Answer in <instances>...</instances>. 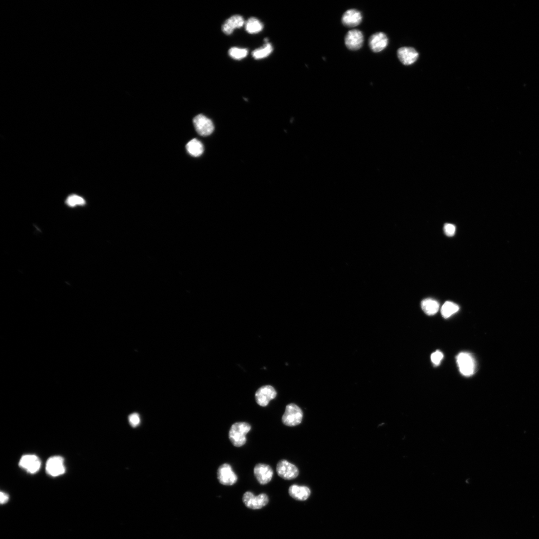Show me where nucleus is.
Segmentation results:
<instances>
[{"label":"nucleus","instance_id":"7","mask_svg":"<svg viewBox=\"0 0 539 539\" xmlns=\"http://www.w3.org/2000/svg\"><path fill=\"white\" fill-rule=\"evenodd\" d=\"M193 122L196 131L201 136H208L214 131L215 126L213 122L203 114L197 115Z\"/></svg>","mask_w":539,"mask_h":539},{"label":"nucleus","instance_id":"11","mask_svg":"<svg viewBox=\"0 0 539 539\" xmlns=\"http://www.w3.org/2000/svg\"><path fill=\"white\" fill-rule=\"evenodd\" d=\"M254 473L258 483L261 485H266L271 481L274 472L270 466L259 464L255 467Z\"/></svg>","mask_w":539,"mask_h":539},{"label":"nucleus","instance_id":"18","mask_svg":"<svg viewBox=\"0 0 539 539\" xmlns=\"http://www.w3.org/2000/svg\"><path fill=\"white\" fill-rule=\"evenodd\" d=\"M186 148L189 155L195 157H200L204 152L203 144L197 139H193L189 142Z\"/></svg>","mask_w":539,"mask_h":539},{"label":"nucleus","instance_id":"28","mask_svg":"<svg viewBox=\"0 0 539 539\" xmlns=\"http://www.w3.org/2000/svg\"><path fill=\"white\" fill-rule=\"evenodd\" d=\"M0 498H1V503L2 504L6 503L8 502L9 499L8 495L3 492H1Z\"/></svg>","mask_w":539,"mask_h":539},{"label":"nucleus","instance_id":"1","mask_svg":"<svg viewBox=\"0 0 539 539\" xmlns=\"http://www.w3.org/2000/svg\"><path fill=\"white\" fill-rule=\"evenodd\" d=\"M251 430L252 426L248 423L236 422L230 428L229 438L234 447H241L246 444V436Z\"/></svg>","mask_w":539,"mask_h":539},{"label":"nucleus","instance_id":"13","mask_svg":"<svg viewBox=\"0 0 539 539\" xmlns=\"http://www.w3.org/2000/svg\"><path fill=\"white\" fill-rule=\"evenodd\" d=\"M388 38L386 34L378 32L372 35L369 39V46L371 49L375 53L382 51L388 45Z\"/></svg>","mask_w":539,"mask_h":539},{"label":"nucleus","instance_id":"25","mask_svg":"<svg viewBox=\"0 0 539 539\" xmlns=\"http://www.w3.org/2000/svg\"><path fill=\"white\" fill-rule=\"evenodd\" d=\"M128 421L130 426L133 428H137L141 423V418L137 413H133L128 416Z\"/></svg>","mask_w":539,"mask_h":539},{"label":"nucleus","instance_id":"15","mask_svg":"<svg viewBox=\"0 0 539 539\" xmlns=\"http://www.w3.org/2000/svg\"><path fill=\"white\" fill-rule=\"evenodd\" d=\"M362 20V16L361 13L356 9L346 11L341 18L343 25L350 28L358 26L360 24Z\"/></svg>","mask_w":539,"mask_h":539},{"label":"nucleus","instance_id":"24","mask_svg":"<svg viewBox=\"0 0 539 539\" xmlns=\"http://www.w3.org/2000/svg\"><path fill=\"white\" fill-rule=\"evenodd\" d=\"M66 203L69 206L73 207L78 205H84L86 202L83 198L78 196L72 195L68 198Z\"/></svg>","mask_w":539,"mask_h":539},{"label":"nucleus","instance_id":"26","mask_svg":"<svg viewBox=\"0 0 539 539\" xmlns=\"http://www.w3.org/2000/svg\"><path fill=\"white\" fill-rule=\"evenodd\" d=\"M444 354L440 351H437L431 355V360L436 366H438L443 358H444Z\"/></svg>","mask_w":539,"mask_h":539},{"label":"nucleus","instance_id":"16","mask_svg":"<svg viewBox=\"0 0 539 539\" xmlns=\"http://www.w3.org/2000/svg\"><path fill=\"white\" fill-rule=\"evenodd\" d=\"M245 24L244 18L240 15L231 17L223 24L222 29L226 35L232 34L235 29L241 28Z\"/></svg>","mask_w":539,"mask_h":539},{"label":"nucleus","instance_id":"19","mask_svg":"<svg viewBox=\"0 0 539 539\" xmlns=\"http://www.w3.org/2000/svg\"><path fill=\"white\" fill-rule=\"evenodd\" d=\"M422 309L428 315L432 316L436 314L439 309L437 301L431 299L423 300L421 303Z\"/></svg>","mask_w":539,"mask_h":539},{"label":"nucleus","instance_id":"27","mask_svg":"<svg viewBox=\"0 0 539 539\" xmlns=\"http://www.w3.org/2000/svg\"><path fill=\"white\" fill-rule=\"evenodd\" d=\"M444 231L445 234L448 236L451 237L455 234L456 228L453 224L447 223L444 226Z\"/></svg>","mask_w":539,"mask_h":539},{"label":"nucleus","instance_id":"14","mask_svg":"<svg viewBox=\"0 0 539 539\" xmlns=\"http://www.w3.org/2000/svg\"><path fill=\"white\" fill-rule=\"evenodd\" d=\"M418 55L417 52L413 48L402 47L397 51L398 59L404 65H410L414 63L417 60Z\"/></svg>","mask_w":539,"mask_h":539},{"label":"nucleus","instance_id":"23","mask_svg":"<svg viewBox=\"0 0 539 539\" xmlns=\"http://www.w3.org/2000/svg\"><path fill=\"white\" fill-rule=\"evenodd\" d=\"M228 53L234 59L240 60L245 58L248 54V51L246 49L234 47L229 50Z\"/></svg>","mask_w":539,"mask_h":539},{"label":"nucleus","instance_id":"21","mask_svg":"<svg viewBox=\"0 0 539 539\" xmlns=\"http://www.w3.org/2000/svg\"><path fill=\"white\" fill-rule=\"evenodd\" d=\"M459 310L458 305L453 302L447 301L442 305L441 313L443 317L448 319L457 313Z\"/></svg>","mask_w":539,"mask_h":539},{"label":"nucleus","instance_id":"8","mask_svg":"<svg viewBox=\"0 0 539 539\" xmlns=\"http://www.w3.org/2000/svg\"><path fill=\"white\" fill-rule=\"evenodd\" d=\"M277 393L271 386H265L259 388L255 394L256 401L261 407H267L270 401L274 399Z\"/></svg>","mask_w":539,"mask_h":539},{"label":"nucleus","instance_id":"20","mask_svg":"<svg viewBox=\"0 0 539 539\" xmlns=\"http://www.w3.org/2000/svg\"><path fill=\"white\" fill-rule=\"evenodd\" d=\"M246 31L251 34H257L263 29V24L255 17L250 18L245 23Z\"/></svg>","mask_w":539,"mask_h":539},{"label":"nucleus","instance_id":"12","mask_svg":"<svg viewBox=\"0 0 539 539\" xmlns=\"http://www.w3.org/2000/svg\"><path fill=\"white\" fill-rule=\"evenodd\" d=\"M19 465L28 472L34 474L39 470L41 463L40 459L36 456L26 455L21 458Z\"/></svg>","mask_w":539,"mask_h":539},{"label":"nucleus","instance_id":"22","mask_svg":"<svg viewBox=\"0 0 539 539\" xmlns=\"http://www.w3.org/2000/svg\"><path fill=\"white\" fill-rule=\"evenodd\" d=\"M273 50L272 45L267 43L262 47L256 49L252 52V55L256 60L262 59L270 54Z\"/></svg>","mask_w":539,"mask_h":539},{"label":"nucleus","instance_id":"10","mask_svg":"<svg viewBox=\"0 0 539 539\" xmlns=\"http://www.w3.org/2000/svg\"><path fill=\"white\" fill-rule=\"evenodd\" d=\"M345 44L349 49L356 51L360 49L363 44L364 37L362 32L358 30H352L345 36Z\"/></svg>","mask_w":539,"mask_h":539},{"label":"nucleus","instance_id":"9","mask_svg":"<svg viewBox=\"0 0 539 539\" xmlns=\"http://www.w3.org/2000/svg\"><path fill=\"white\" fill-rule=\"evenodd\" d=\"M47 473L54 477L58 476L66 471L64 459L59 456H54L48 459L46 464Z\"/></svg>","mask_w":539,"mask_h":539},{"label":"nucleus","instance_id":"3","mask_svg":"<svg viewBox=\"0 0 539 539\" xmlns=\"http://www.w3.org/2000/svg\"><path fill=\"white\" fill-rule=\"evenodd\" d=\"M457 362L460 372L466 377L474 375L476 370V362L473 356L467 352L460 353L457 357Z\"/></svg>","mask_w":539,"mask_h":539},{"label":"nucleus","instance_id":"4","mask_svg":"<svg viewBox=\"0 0 539 539\" xmlns=\"http://www.w3.org/2000/svg\"><path fill=\"white\" fill-rule=\"evenodd\" d=\"M242 500L245 505L252 510L261 509L269 503V497L265 493L255 496L253 493L247 491L243 495Z\"/></svg>","mask_w":539,"mask_h":539},{"label":"nucleus","instance_id":"17","mask_svg":"<svg viewBox=\"0 0 539 539\" xmlns=\"http://www.w3.org/2000/svg\"><path fill=\"white\" fill-rule=\"evenodd\" d=\"M288 494L296 500L305 501L310 497L311 490L306 486L293 485L288 489Z\"/></svg>","mask_w":539,"mask_h":539},{"label":"nucleus","instance_id":"2","mask_svg":"<svg viewBox=\"0 0 539 539\" xmlns=\"http://www.w3.org/2000/svg\"><path fill=\"white\" fill-rule=\"evenodd\" d=\"M303 418L302 410L296 404L290 403L286 406L282 420L284 425L292 427L299 425Z\"/></svg>","mask_w":539,"mask_h":539},{"label":"nucleus","instance_id":"5","mask_svg":"<svg viewBox=\"0 0 539 539\" xmlns=\"http://www.w3.org/2000/svg\"><path fill=\"white\" fill-rule=\"evenodd\" d=\"M217 478L220 484L225 486H232L237 481L238 477L229 464L221 465L217 470Z\"/></svg>","mask_w":539,"mask_h":539},{"label":"nucleus","instance_id":"6","mask_svg":"<svg viewBox=\"0 0 539 539\" xmlns=\"http://www.w3.org/2000/svg\"><path fill=\"white\" fill-rule=\"evenodd\" d=\"M276 470L278 476L285 480L294 479L297 478L299 474L298 468L295 465L285 459L278 462Z\"/></svg>","mask_w":539,"mask_h":539}]
</instances>
